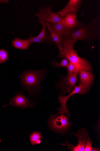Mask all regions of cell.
Listing matches in <instances>:
<instances>
[{"instance_id":"obj_1","label":"cell","mask_w":100,"mask_h":151,"mask_svg":"<svg viewBox=\"0 0 100 151\" xmlns=\"http://www.w3.org/2000/svg\"><path fill=\"white\" fill-rule=\"evenodd\" d=\"M76 42L71 39L63 40V50H60L58 57L62 59H66L75 66L77 75L82 70L91 71V65L86 59L80 57L76 50L74 49Z\"/></svg>"},{"instance_id":"obj_2","label":"cell","mask_w":100,"mask_h":151,"mask_svg":"<svg viewBox=\"0 0 100 151\" xmlns=\"http://www.w3.org/2000/svg\"><path fill=\"white\" fill-rule=\"evenodd\" d=\"M98 16L88 25H83L72 33L71 39L76 42L78 40L89 42L100 37V18Z\"/></svg>"},{"instance_id":"obj_3","label":"cell","mask_w":100,"mask_h":151,"mask_svg":"<svg viewBox=\"0 0 100 151\" xmlns=\"http://www.w3.org/2000/svg\"><path fill=\"white\" fill-rule=\"evenodd\" d=\"M45 70L24 71L20 76L24 88L28 91L39 88L40 82L44 78Z\"/></svg>"},{"instance_id":"obj_4","label":"cell","mask_w":100,"mask_h":151,"mask_svg":"<svg viewBox=\"0 0 100 151\" xmlns=\"http://www.w3.org/2000/svg\"><path fill=\"white\" fill-rule=\"evenodd\" d=\"M57 116L51 115L48 122L50 129L54 131L63 132L70 127L67 118L65 114H60Z\"/></svg>"},{"instance_id":"obj_5","label":"cell","mask_w":100,"mask_h":151,"mask_svg":"<svg viewBox=\"0 0 100 151\" xmlns=\"http://www.w3.org/2000/svg\"><path fill=\"white\" fill-rule=\"evenodd\" d=\"M52 6H45L39 9V12L35 13V14L38 19V22L43 21L50 23L51 24L60 22L61 19L60 16L56 13H54L51 10Z\"/></svg>"},{"instance_id":"obj_6","label":"cell","mask_w":100,"mask_h":151,"mask_svg":"<svg viewBox=\"0 0 100 151\" xmlns=\"http://www.w3.org/2000/svg\"><path fill=\"white\" fill-rule=\"evenodd\" d=\"M88 90V89L83 86L79 85L78 86H75L74 89L68 95L65 96H62L59 95L58 101L61 105L60 107L57 109L58 112L57 114H66L70 117V116L69 111L66 106V103L68 99L74 94H77L80 95L84 94Z\"/></svg>"},{"instance_id":"obj_7","label":"cell","mask_w":100,"mask_h":151,"mask_svg":"<svg viewBox=\"0 0 100 151\" xmlns=\"http://www.w3.org/2000/svg\"><path fill=\"white\" fill-rule=\"evenodd\" d=\"M77 16L73 13H68L62 18L60 22L67 30L72 33L84 25L78 21Z\"/></svg>"},{"instance_id":"obj_8","label":"cell","mask_w":100,"mask_h":151,"mask_svg":"<svg viewBox=\"0 0 100 151\" xmlns=\"http://www.w3.org/2000/svg\"><path fill=\"white\" fill-rule=\"evenodd\" d=\"M74 134L78 138L79 143L77 145L74 146L66 142L68 148L71 151H84L87 142L90 139L87 131L85 129H82L79 130L77 133Z\"/></svg>"},{"instance_id":"obj_9","label":"cell","mask_w":100,"mask_h":151,"mask_svg":"<svg viewBox=\"0 0 100 151\" xmlns=\"http://www.w3.org/2000/svg\"><path fill=\"white\" fill-rule=\"evenodd\" d=\"M77 74L74 73L65 76L59 86L64 93L70 94L74 89L77 80Z\"/></svg>"},{"instance_id":"obj_10","label":"cell","mask_w":100,"mask_h":151,"mask_svg":"<svg viewBox=\"0 0 100 151\" xmlns=\"http://www.w3.org/2000/svg\"><path fill=\"white\" fill-rule=\"evenodd\" d=\"M15 107H21L22 109L32 107L33 103L31 101L27 99L21 93H17L11 99L9 104Z\"/></svg>"},{"instance_id":"obj_11","label":"cell","mask_w":100,"mask_h":151,"mask_svg":"<svg viewBox=\"0 0 100 151\" xmlns=\"http://www.w3.org/2000/svg\"><path fill=\"white\" fill-rule=\"evenodd\" d=\"M82 2L81 0H70L65 7L56 13L59 14L62 18L69 13H73L77 15Z\"/></svg>"},{"instance_id":"obj_12","label":"cell","mask_w":100,"mask_h":151,"mask_svg":"<svg viewBox=\"0 0 100 151\" xmlns=\"http://www.w3.org/2000/svg\"><path fill=\"white\" fill-rule=\"evenodd\" d=\"M78 75L79 85L83 86L89 90L94 81V77L92 71L83 70L79 73Z\"/></svg>"},{"instance_id":"obj_13","label":"cell","mask_w":100,"mask_h":151,"mask_svg":"<svg viewBox=\"0 0 100 151\" xmlns=\"http://www.w3.org/2000/svg\"><path fill=\"white\" fill-rule=\"evenodd\" d=\"M44 21L46 26L50 34V38L51 42L57 46L60 50H63L62 39L53 30L51 26V24L50 23Z\"/></svg>"},{"instance_id":"obj_14","label":"cell","mask_w":100,"mask_h":151,"mask_svg":"<svg viewBox=\"0 0 100 151\" xmlns=\"http://www.w3.org/2000/svg\"><path fill=\"white\" fill-rule=\"evenodd\" d=\"M51 26L53 30L60 36L63 40L71 39L72 32L67 30L60 22L51 24Z\"/></svg>"},{"instance_id":"obj_15","label":"cell","mask_w":100,"mask_h":151,"mask_svg":"<svg viewBox=\"0 0 100 151\" xmlns=\"http://www.w3.org/2000/svg\"><path fill=\"white\" fill-rule=\"evenodd\" d=\"M30 45L29 40H23L18 37L14 39L12 42V45L14 47L21 50H28Z\"/></svg>"},{"instance_id":"obj_16","label":"cell","mask_w":100,"mask_h":151,"mask_svg":"<svg viewBox=\"0 0 100 151\" xmlns=\"http://www.w3.org/2000/svg\"><path fill=\"white\" fill-rule=\"evenodd\" d=\"M40 132H38L35 131L30 135V142L32 145H35L36 144V142L38 140H41L44 138V137L42 135Z\"/></svg>"},{"instance_id":"obj_17","label":"cell","mask_w":100,"mask_h":151,"mask_svg":"<svg viewBox=\"0 0 100 151\" xmlns=\"http://www.w3.org/2000/svg\"><path fill=\"white\" fill-rule=\"evenodd\" d=\"M28 39L29 40L30 42V45L33 43H37L40 44L44 42H52L50 39V37L47 38H41L36 37H33L31 35H30Z\"/></svg>"},{"instance_id":"obj_18","label":"cell","mask_w":100,"mask_h":151,"mask_svg":"<svg viewBox=\"0 0 100 151\" xmlns=\"http://www.w3.org/2000/svg\"><path fill=\"white\" fill-rule=\"evenodd\" d=\"M42 26V30L37 36V37L41 38H47L50 37V35H48L46 32L47 27L44 21H42L40 22Z\"/></svg>"},{"instance_id":"obj_19","label":"cell","mask_w":100,"mask_h":151,"mask_svg":"<svg viewBox=\"0 0 100 151\" xmlns=\"http://www.w3.org/2000/svg\"><path fill=\"white\" fill-rule=\"evenodd\" d=\"M9 58L8 52L4 49H0V63H5Z\"/></svg>"},{"instance_id":"obj_20","label":"cell","mask_w":100,"mask_h":151,"mask_svg":"<svg viewBox=\"0 0 100 151\" xmlns=\"http://www.w3.org/2000/svg\"><path fill=\"white\" fill-rule=\"evenodd\" d=\"M66 68L67 75H70L75 73L77 74L75 66L70 61H69L68 65Z\"/></svg>"},{"instance_id":"obj_21","label":"cell","mask_w":100,"mask_h":151,"mask_svg":"<svg viewBox=\"0 0 100 151\" xmlns=\"http://www.w3.org/2000/svg\"><path fill=\"white\" fill-rule=\"evenodd\" d=\"M68 60L66 59H62L60 63H58L56 61L52 62V65L54 67H66L68 64Z\"/></svg>"},{"instance_id":"obj_22","label":"cell","mask_w":100,"mask_h":151,"mask_svg":"<svg viewBox=\"0 0 100 151\" xmlns=\"http://www.w3.org/2000/svg\"><path fill=\"white\" fill-rule=\"evenodd\" d=\"M100 151V149L92 147L91 141L90 139L87 142L86 145L84 147V151Z\"/></svg>"},{"instance_id":"obj_23","label":"cell","mask_w":100,"mask_h":151,"mask_svg":"<svg viewBox=\"0 0 100 151\" xmlns=\"http://www.w3.org/2000/svg\"><path fill=\"white\" fill-rule=\"evenodd\" d=\"M41 142V140L40 139L38 140L36 142V144H40Z\"/></svg>"}]
</instances>
